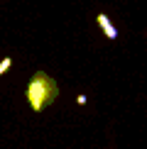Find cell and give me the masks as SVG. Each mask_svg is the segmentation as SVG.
Returning <instances> with one entry per match:
<instances>
[{
  "label": "cell",
  "mask_w": 147,
  "mask_h": 149,
  "mask_svg": "<svg viewBox=\"0 0 147 149\" xmlns=\"http://www.w3.org/2000/svg\"><path fill=\"white\" fill-rule=\"evenodd\" d=\"M24 98H27L29 108L34 113H42L44 108H49L54 100L59 98V86L49 73L44 71H37L27 83V91H24Z\"/></svg>",
  "instance_id": "6da1fadb"
},
{
  "label": "cell",
  "mask_w": 147,
  "mask_h": 149,
  "mask_svg": "<svg viewBox=\"0 0 147 149\" xmlns=\"http://www.w3.org/2000/svg\"><path fill=\"white\" fill-rule=\"evenodd\" d=\"M96 22H98V27H101V32L106 34V39H118V27H115L113 22H110V17L106 15V12H98L96 15Z\"/></svg>",
  "instance_id": "7a4b0ae2"
},
{
  "label": "cell",
  "mask_w": 147,
  "mask_h": 149,
  "mask_svg": "<svg viewBox=\"0 0 147 149\" xmlns=\"http://www.w3.org/2000/svg\"><path fill=\"white\" fill-rule=\"evenodd\" d=\"M10 66H12V56H5L3 61H0V76H3V73H8Z\"/></svg>",
  "instance_id": "3957f363"
},
{
  "label": "cell",
  "mask_w": 147,
  "mask_h": 149,
  "mask_svg": "<svg viewBox=\"0 0 147 149\" xmlns=\"http://www.w3.org/2000/svg\"><path fill=\"white\" fill-rule=\"evenodd\" d=\"M86 100H88V98H86L83 93H81V95H76V103H78V105H86Z\"/></svg>",
  "instance_id": "277c9868"
}]
</instances>
